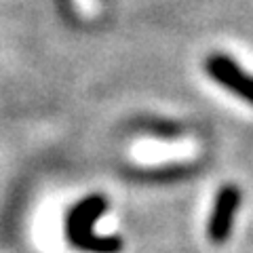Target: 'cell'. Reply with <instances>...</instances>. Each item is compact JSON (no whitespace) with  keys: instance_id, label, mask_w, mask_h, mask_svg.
Wrapping results in <instances>:
<instances>
[{"instance_id":"obj_2","label":"cell","mask_w":253,"mask_h":253,"mask_svg":"<svg viewBox=\"0 0 253 253\" xmlns=\"http://www.w3.org/2000/svg\"><path fill=\"white\" fill-rule=\"evenodd\" d=\"M205 70H207V74L215 83H219L224 89L232 91L234 95H239L247 104L253 106V76L243 72L241 66L234 59H230L228 55L215 53L207 59Z\"/></svg>"},{"instance_id":"obj_1","label":"cell","mask_w":253,"mask_h":253,"mask_svg":"<svg viewBox=\"0 0 253 253\" xmlns=\"http://www.w3.org/2000/svg\"><path fill=\"white\" fill-rule=\"evenodd\" d=\"M108 209V199L101 194L86 196L78 205H74L66 219V234L74 247L89 253H118L123 249V239L114 234H95L93 224Z\"/></svg>"},{"instance_id":"obj_3","label":"cell","mask_w":253,"mask_h":253,"mask_svg":"<svg viewBox=\"0 0 253 253\" xmlns=\"http://www.w3.org/2000/svg\"><path fill=\"white\" fill-rule=\"evenodd\" d=\"M239 207H241V190L234 184H226L217 192L215 203H213L211 217H209L207 232H209L211 243L221 245V243L228 241Z\"/></svg>"}]
</instances>
